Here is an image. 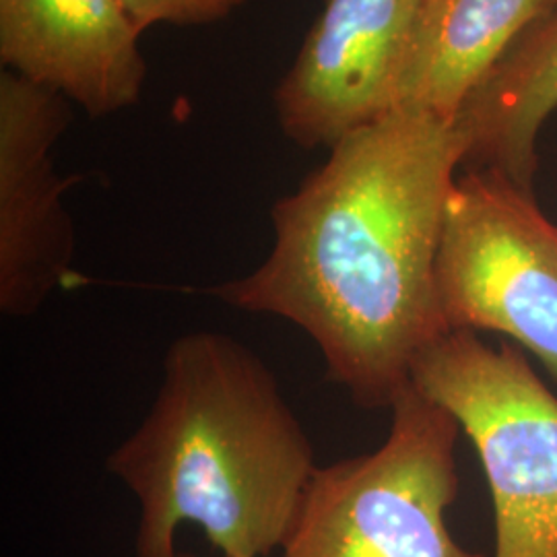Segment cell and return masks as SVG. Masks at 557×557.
<instances>
[{
  "mask_svg": "<svg viewBox=\"0 0 557 557\" xmlns=\"http://www.w3.org/2000/svg\"><path fill=\"white\" fill-rule=\"evenodd\" d=\"M411 382L478 450L494 504V557H557V397L524 351L450 331L419 356Z\"/></svg>",
  "mask_w": 557,
  "mask_h": 557,
  "instance_id": "obj_4",
  "label": "cell"
},
{
  "mask_svg": "<svg viewBox=\"0 0 557 557\" xmlns=\"http://www.w3.org/2000/svg\"><path fill=\"white\" fill-rule=\"evenodd\" d=\"M465 140L448 120L395 110L329 149L271 209L275 242L252 273L209 296L289 320L361 407H388L448 331L436 260Z\"/></svg>",
  "mask_w": 557,
  "mask_h": 557,
  "instance_id": "obj_1",
  "label": "cell"
},
{
  "mask_svg": "<svg viewBox=\"0 0 557 557\" xmlns=\"http://www.w3.org/2000/svg\"><path fill=\"white\" fill-rule=\"evenodd\" d=\"M126 0H0L7 71L101 119L140 100L147 62Z\"/></svg>",
  "mask_w": 557,
  "mask_h": 557,
  "instance_id": "obj_8",
  "label": "cell"
},
{
  "mask_svg": "<svg viewBox=\"0 0 557 557\" xmlns=\"http://www.w3.org/2000/svg\"><path fill=\"white\" fill-rule=\"evenodd\" d=\"M374 453L319 467L281 557H483L453 537L462 432L413 382Z\"/></svg>",
  "mask_w": 557,
  "mask_h": 557,
  "instance_id": "obj_3",
  "label": "cell"
},
{
  "mask_svg": "<svg viewBox=\"0 0 557 557\" xmlns=\"http://www.w3.org/2000/svg\"><path fill=\"white\" fill-rule=\"evenodd\" d=\"M106 467L139 504L137 557H176L186 522L221 557L271 556L319 471L271 368L213 331L172 343L158 397Z\"/></svg>",
  "mask_w": 557,
  "mask_h": 557,
  "instance_id": "obj_2",
  "label": "cell"
},
{
  "mask_svg": "<svg viewBox=\"0 0 557 557\" xmlns=\"http://www.w3.org/2000/svg\"><path fill=\"white\" fill-rule=\"evenodd\" d=\"M176 557H178V556H176Z\"/></svg>",
  "mask_w": 557,
  "mask_h": 557,
  "instance_id": "obj_13",
  "label": "cell"
},
{
  "mask_svg": "<svg viewBox=\"0 0 557 557\" xmlns=\"http://www.w3.org/2000/svg\"><path fill=\"white\" fill-rule=\"evenodd\" d=\"M436 285L448 331L506 335L557 379V225L533 193L492 172L458 176Z\"/></svg>",
  "mask_w": 557,
  "mask_h": 557,
  "instance_id": "obj_5",
  "label": "cell"
},
{
  "mask_svg": "<svg viewBox=\"0 0 557 557\" xmlns=\"http://www.w3.org/2000/svg\"><path fill=\"white\" fill-rule=\"evenodd\" d=\"M425 2H434V0H425Z\"/></svg>",
  "mask_w": 557,
  "mask_h": 557,
  "instance_id": "obj_12",
  "label": "cell"
},
{
  "mask_svg": "<svg viewBox=\"0 0 557 557\" xmlns=\"http://www.w3.org/2000/svg\"><path fill=\"white\" fill-rule=\"evenodd\" d=\"M246 0H126L140 32L156 23L207 25L230 17Z\"/></svg>",
  "mask_w": 557,
  "mask_h": 557,
  "instance_id": "obj_11",
  "label": "cell"
},
{
  "mask_svg": "<svg viewBox=\"0 0 557 557\" xmlns=\"http://www.w3.org/2000/svg\"><path fill=\"white\" fill-rule=\"evenodd\" d=\"M557 0L423 2L418 32L398 87L397 110L453 122L462 101L518 36Z\"/></svg>",
  "mask_w": 557,
  "mask_h": 557,
  "instance_id": "obj_10",
  "label": "cell"
},
{
  "mask_svg": "<svg viewBox=\"0 0 557 557\" xmlns=\"http://www.w3.org/2000/svg\"><path fill=\"white\" fill-rule=\"evenodd\" d=\"M423 2L326 0L273 96L283 135L331 149L395 112Z\"/></svg>",
  "mask_w": 557,
  "mask_h": 557,
  "instance_id": "obj_7",
  "label": "cell"
},
{
  "mask_svg": "<svg viewBox=\"0 0 557 557\" xmlns=\"http://www.w3.org/2000/svg\"><path fill=\"white\" fill-rule=\"evenodd\" d=\"M557 110V2L529 25L462 101L453 120L467 170L492 172L533 193L537 139Z\"/></svg>",
  "mask_w": 557,
  "mask_h": 557,
  "instance_id": "obj_9",
  "label": "cell"
},
{
  "mask_svg": "<svg viewBox=\"0 0 557 557\" xmlns=\"http://www.w3.org/2000/svg\"><path fill=\"white\" fill-rule=\"evenodd\" d=\"M71 122L59 91L0 75V310L34 317L59 289L79 285L75 225L64 193L77 182L59 176L52 147Z\"/></svg>",
  "mask_w": 557,
  "mask_h": 557,
  "instance_id": "obj_6",
  "label": "cell"
}]
</instances>
